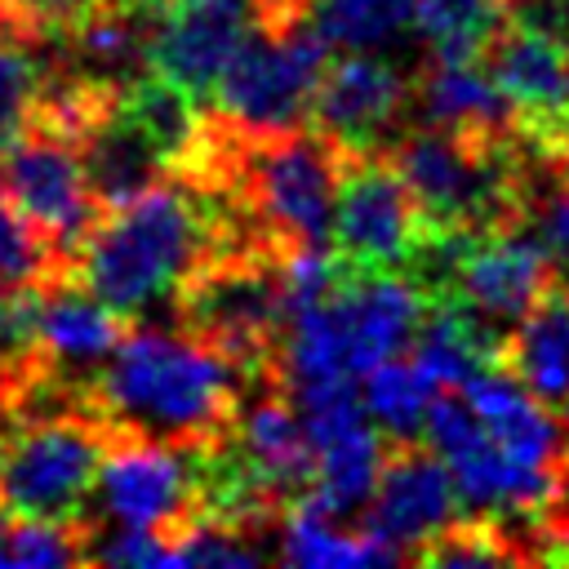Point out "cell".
I'll use <instances>...</instances> for the list:
<instances>
[{
	"label": "cell",
	"mask_w": 569,
	"mask_h": 569,
	"mask_svg": "<svg viewBox=\"0 0 569 569\" xmlns=\"http://www.w3.org/2000/svg\"><path fill=\"white\" fill-rule=\"evenodd\" d=\"M222 249L231 244L222 240L218 200L200 187L156 182L98 218L71 276L120 316H138L178 298V289Z\"/></svg>",
	"instance_id": "cell-2"
},
{
	"label": "cell",
	"mask_w": 569,
	"mask_h": 569,
	"mask_svg": "<svg viewBox=\"0 0 569 569\" xmlns=\"http://www.w3.org/2000/svg\"><path fill=\"white\" fill-rule=\"evenodd\" d=\"M93 525L71 520V516H18L9 525V547L4 565H80L89 560Z\"/></svg>",
	"instance_id": "cell-23"
},
{
	"label": "cell",
	"mask_w": 569,
	"mask_h": 569,
	"mask_svg": "<svg viewBox=\"0 0 569 569\" xmlns=\"http://www.w3.org/2000/svg\"><path fill=\"white\" fill-rule=\"evenodd\" d=\"M502 365L542 405H569V280H551L547 293L511 325Z\"/></svg>",
	"instance_id": "cell-17"
},
{
	"label": "cell",
	"mask_w": 569,
	"mask_h": 569,
	"mask_svg": "<svg viewBox=\"0 0 569 569\" xmlns=\"http://www.w3.org/2000/svg\"><path fill=\"white\" fill-rule=\"evenodd\" d=\"M280 560L302 569H365L405 560L391 542H382L369 525L347 529L342 516H329L311 502H293L280 525Z\"/></svg>",
	"instance_id": "cell-18"
},
{
	"label": "cell",
	"mask_w": 569,
	"mask_h": 569,
	"mask_svg": "<svg viewBox=\"0 0 569 569\" xmlns=\"http://www.w3.org/2000/svg\"><path fill=\"white\" fill-rule=\"evenodd\" d=\"M120 320L124 316L107 307L93 289H84L76 276H49L40 284L36 360L67 382H89V373L102 369L120 347Z\"/></svg>",
	"instance_id": "cell-15"
},
{
	"label": "cell",
	"mask_w": 569,
	"mask_h": 569,
	"mask_svg": "<svg viewBox=\"0 0 569 569\" xmlns=\"http://www.w3.org/2000/svg\"><path fill=\"white\" fill-rule=\"evenodd\" d=\"M307 13L333 53H382L413 27V0H311Z\"/></svg>",
	"instance_id": "cell-20"
},
{
	"label": "cell",
	"mask_w": 569,
	"mask_h": 569,
	"mask_svg": "<svg viewBox=\"0 0 569 569\" xmlns=\"http://www.w3.org/2000/svg\"><path fill=\"white\" fill-rule=\"evenodd\" d=\"M502 4H507V22L547 31L569 49V0H502Z\"/></svg>",
	"instance_id": "cell-27"
},
{
	"label": "cell",
	"mask_w": 569,
	"mask_h": 569,
	"mask_svg": "<svg viewBox=\"0 0 569 569\" xmlns=\"http://www.w3.org/2000/svg\"><path fill=\"white\" fill-rule=\"evenodd\" d=\"M427 240L431 227L396 160L382 151H351L333 213L338 258L351 271H400L418 262Z\"/></svg>",
	"instance_id": "cell-6"
},
{
	"label": "cell",
	"mask_w": 569,
	"mask_h": 569,
	"mask_svg": "<svg viewBox=\"0 0 569 569\" xmlns=\"http://www.w3.org/2000/svg\"><path fill=\"white\" fill-rule=\"evenodd\" d=\"M133 4H169V0H133Z\"/></svg>",
	"instance_id": "cell-30"
},
{
	"label": "cell",
	"mask_w": 569,
	"mask_h": 569,
	"mask_svg": "<svg viewBox=\"0 0 569 569\" xmlns=\"http://www.w3.org/2000/svg\"><path fill=\"white\" fill-rule=\"evenodd\" d=\"M262 22V0H169L151 31V71L209 98Z\"/></svg>",
	"instance_id": "cell-10"
},
{
	"label": "cell",
	"mask_w": 569,
	"mask_h": 569,
	"mask_svg": "<svg viewBox=\"0 0 569 569\" xmlns=\"http://www.w3.org/2000/svg\"><path fill=\"white\" fill-rule=\"evenodd\" d=\"M440 258V293L498 333L516 325L556 280V258L542 236H525L520 227L458 236V240H427Z\"/></svg>",
	"instance_id": "cell-7"
},
{
	"label": "cell",
	"mask_w": 569,
	"mask_h": 569,
	"mask_svg": "<svg viewBox=\"0 0 569 569\" xmlns=\"http://www.w3.org/2000/svg\"><path fill=\"white\" fill-rule=\"evenodd\" d=\"M440 396V382L409 356V360H382L365 373V409L369 418L378 422L382 436L391 440H413L422 427H427V409L431 400Z\"/></svg>",
	"instance_id": "cell-19"
},
{
	"label": "cell",
	"mask_w": 569,
	"mask_h": 569,
	"mask_svg": "<svg viewBox=\"0 0 569 569\" xmlns=\"http://www.w3.org/2000/svg\"><path fill=\"white\" fill-rule=\"evenodd\" d=\"M44 98V62L27 49V40L0 31V156L31 129Z\"/></svg>",
	"instance_id": "cell-22"
},
{
	"label": "cell",
	"mask_w": 569,
	"mask_h": 569,
	"mask_svg": "<svg viewBox=\"0 0 569 569\" xmlns=\"http://www.w3.org/2000/svg\"><path fill=\"white\" fill-rule=\"evenodd\" d=\"M116 431L89 409L0 422V502L13 516H71Z\"/></svg>",
	"instance_id": "cell-3"
},
{
	"label": "cell",
	"mask_w": 569,
	"mask_h": 569,
	"mask_svg": "<svg viewBox=\"0 0 569 569\" xmlns=\"http://www.w3.org/2000/svg\"><path fill=\"white\" fill-rule=\"evenodd\" d=\"M542 533L556 542L551 556H556V560H569V462H565L560 493H556V502H551V511H547V520H542Z\"/></svg>",
	"instance_id": "cell-28"
},
{
	"label": "cell",
	"mask_w": 569,
	"mask_h": 569,
	"mask_svg": "<svg viewBox=\"0 0 569 569\" xmlns=\"http://www.w3.org/2000/svg\"><path fill=\"white\" fill-rule=\"evenodd\" d=\"M307 418V436H311V493L302 502L329 511V516H356L360 507H369L378 476H382V440L378 427L356 391V382H320L307 391H289Z\"/></svg>",
	"instance_id": "cell-9"
},
{
	"label": "cell",
	"mask_w": 569,
	"mask_h": 569,
	"mask_svg": "<svg viewBox=\"0 0 569 569\" xmlns=\"http://www.w3.org/2000/svg\"><path fill=\"white\" fill-rule=\"evenodd\" d=\"M236 467L271 507H293L311 493V436L298 400L271 378V391H262L249 409L236 413Z\"/></svg>",
	"instance_id": "cell-12"
},
{
	"label": "cell",
	"mask_w": 569,
	"mask_h": 569,
	"mask_svg": "<svg viewBox=\"0 0 569 569\" xmlns=\"http://www.w3.org/2000/svg\"><path fill=\"white\" fill-rule=\"evenodd\" d=\"M502 22V0H413V31L427 40L431 58H485Z\"/></svg>",
	"instance_id": "cell-21"
},
{
	"label": "cell",
	"mask_w": 569,
	"mask_h": 569,
	"mask_svg": "<svg viewBox=\"0 0 569 569\" xmlns=\"http://www.w3.org/2000/svg\"><path fill=\"white\" fill-rule=\"evenodd\" d=\"M413 107L422 124L462 133H511L516 124L511 98L498 89L493 71L480 58H436L413 89Z\"/></svg>",
	"instance_id": "cell-16"
},
{
	"label": "cell",
	"mask_w": 569,
	"mask_h": 569,
	"mask_svg": "<svg viewBox=\"0 0 569 569\" xmlns=\"http://www.w3.org/2000/svg\"><path fill=\"white\" fill-rule=\"evenodd\" d=\"M89 405L111 431L213 449L236 431L240 360L191 329H138L89 382Z\"/></svg>",
	"instance_id": "cell-1"
},
{
	"label": "cell",
	"mask_w": 569,
	"mask_h": 569,
	"mask_svg": "<svg viewBox=\"0 0 569 569\" xmlns=\"http://www.w3.org/2000/svg\"><path fill=\"white\" fill-rule=\"evenodd\" d=\"M458 485L449 462L427 445L400 440L378 476V489L365 507V525L391 542L400 556H413L422 542H431L436 533H445L458 520Z\"/></svg>",
	"instance_id": "cell-11"
},
{
	"label": "cell",
	"mask_w": 569,
	"mask_h": 569,
	"mask_svg": "<svg viewBox=\"0 0 569 569\" xmlns=\"http://www.w3.org/2000/svg\"><path fill=\"white\" fill-rule=\"evenodd\" d=\"M0 182L31 236L53 253L62 271H71L80 244L107 213L89 187L76 138L44 120H31V129L4 151Z\"/></svg>",
	"instance_id": "cell-4"
},
{
	"label": "cell",
	"mask_w": 569,
	"mask_h": 569,
	"mask_svg": "<svg viewBox=\"0 0 569 569\" xmlns=\"http://www.w3.org/2000/svg\"><path fill=\"white\" fill-rule=\"evenodd\" d=\"M409 102L405 76L378 53H338L316 89L311 124L342 151H373Z\"/></svg>",
	"instance_id": "cell-13"
},
{
	"label": "cell",
	"mask_w": 569,
	"mask_h": 569,
	"mask_svg": "<svg viewBox=\"0 0 569 569\" xmlns=\"http://www.w3.org/2000/svg\"><path fill=\"white\" fill-rule=\"evenodd\" d=\"M333 311L347 338L356 378L373 365L413 347V333L427 311V293L400 271H347L333 289Z\"/></svg>",
	"instance_id": "cell-14"
},
{
	"label": "cell",
	"mask_w": 569,
	"mask_h": 569,
	"mask_svg": "<svg viewBox=\"0 0 569 569\" xmlns=\"http://www.w3.org/2000/svg\"><path fill=\"white\" fill-rule=\"evenodd\" d=\"M422 431H427V445L449 462L462 507H471L480 516H507V520H516V516L547 520V511L560 493L565 467L560 471L520 467L493 440V431L480 422V413L471 409V400L458 387H449L431 400Z\"/></svg>",
	"instance_id": "cell-5"
},
{
	"label": "cell",
	"mask_w": 569,
	"mask_h": 569,
	"mask_svg": "<svg viewBox=\"0 0 569 569\" xmlns=\"http://www.w3.org/2000/svg\"><path fill=\"white\" fill-rule=\"evenodd\" d=\"M200 449L116 431L93 476L98 511L111 529H178L204 516V462Z\"/></svg>",
	"instance_id": "cell-8"
},
{
	"label": "cell",
	"mask_w": 569,
	"mask_h": 569,
	"mask_svg": "<svg viewBox=\"0 0 569 569\" xmlns=\"http://www.w3.org/2000/svg\"><path fill=\"white\" fill-rule=\"evenodd\" d=\"M538 236L547 240L556 267L569 271V164L560 169V182L556 191L542 200V213H538Z\"/></svg>",
	"instance_id": "cell-26"
},
{
	"label": "cell",
	"mask_w": 569,
	"mask_h": 569,
	"mask_svg": "<svg viewBox=\"0 0 569 569\" xmlns=\"http://www.w3.org/2000/svg\"><path fill=\"white\" fill-rule=\"evenodd\" d=\"M49 276H71L53 262V253L31 236L22 213L13 209L4 182H0V280H49Z\"/></svg>",
	"instance_id": "cell-25"
},
{
	"label": "cell",
	"mask_w": 569,
	"mask_h": 569,
	"mask_svg": "<svg viewBox=\"0 0 569 569\" xmlns=\"http://www.w3.org/2000/svg\"><path fill=\"white\" fill-rule=\"evenodd\" d=\"M111 4L120 0H0V31L27 44H44V40H62L80 31Z\"/></svg>",
	"instance_id": "cell-24"
},
{
	"label": "cell",
	"mask_w": 569,
	"mask_h": 569,
	"mask_svg": "<svg viewBox=\"0 0 569 569\" xmlns=\"http://www.w3.org/2000/svg\"><path fill=\"white\" fill-rule=\"evenodd\" d=\"M4 502H0V565H4V547H9V520H4Z\"/></svg>",
	"instance_id": "cell-29"
}]
</instances>
